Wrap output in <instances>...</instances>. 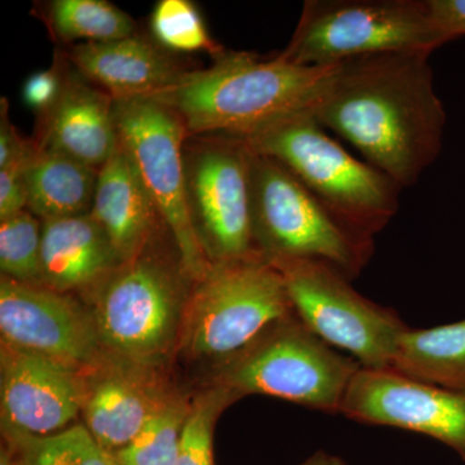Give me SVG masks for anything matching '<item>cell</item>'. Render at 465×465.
Listing matches in <instances>:
<instances>
[{
	"label": "cell",
	"instance_id": "6da1fadb",
	"mask_svg": "<svg viewBox=\"0 0 465 465\" xmlns=\"http://www.w3.org/2000/svg\"><path fill=\"white\" fill-rule=\"evenodd\" d=\"M430 52H388L345 61L309 110L401 188L439 158L446 112Z\"/></svg>",
	"mask_w": 465,
	"mask_h": 465
},
{
	"label": "cell",
	"instance_id": "7a4b0ae2",
	"mask_svg": "<svg viewBox=\"0 0 465 465\" xmlns=\"http://www.w3.org/2000/svg\"><path fill=\"white\" fill-rule=\"evenodd\" d=\"M336 66H300L280 56L225 51L207 69H191L154 94L173 110L188 136L247 137L293 113L311 110Z\"/></svg>",
	"mask_w": 465,
	"mask_h": 465
},
{
	"label": "cell",
	"instance_id": "3957f363",
	"mask_svg": "<svg viewBox=\"0 0 465 465\" xmlns=\"http://www.w3.org/2000/svg\"><path fill=\"white\" fill-rule=\"evenodd\" d=\"M243 139L252 152L280 162L341 222L366 237L374 238L399 211L402 188L342 148L309 110Z\"/></svg>",
	"mask_w": 465,
	"mask_h": 465
},
{
	"label": "cell",
	"instance_id": "277c9868",
	"mask_svg": "<svg viewBox=\"0 0 465 465\" xmlns=\"http://www.w3.org/2000/svg\"><path fill=\"white\" fill-rule=\"evenodd\" d=\"M193 282L179 258L152 244L88 293L105 353L161 367L179 344Z\"/></svg>",
	"mask_w": 465,
	"mask_h": 465
},
{
	"label": "cell",
	"instance_id": "5b68a950",
	"mask_svg": "<svg viewBox=\"0 0 465 465\" xmlns=\"http://www.w3.org/2000/svg\"><path fill=\"white\" fill-rule=\"evenodd\" d=\"M251 220L256 251L268 262L313 260L351 280L374 253V238L353 231L280 162L255 152Z\"/></svg>",
	"mask_w": 465,
	"mask_h": 465
},
{
	"label": "cell",
	"instance_id": "8992f818",
	"mask_svg": "<svg viewBox=\"0 0 465 465\" xmlns=\"http://www.w3.org/2000/svg\"><path fill=\"white\" fill-rule=\"evenodd\" d=\"M295 313L282 274L262 258L213 262L193 283L177 348L224 362Z\"/></svg>",
	"mask_w": 465,
	"mask_h": 465
},
{
	"label": "cell",
	"instance_id": "52a82bcc",
	"mask_svg": "<svg viewBox=\"0 0 465 465\" xmlns=\"http://www.w3.org/2000/svg\"><path fill=\"white\" fill-rule=\"evenodd\" d=\"M215 384L238 397L265 394L323 412H341L361 363L314 335L296 314L272 324L219 363Z\"/></svg>",
	"mask_w": 465,
	"mask_h": 465
},
{
	"label": "cell",
	"instance_id": "ba28073f",
	"mask_svg": "<svg viewBox=\"0 0 465 465\" xmlns=\"http://www.w3.org/2000/svg\"><path fill=\"white\" fill-rule=\"evenodd\" d=\"M445 45L427 0H308L280 56L300 66H332L388 52Z\"/></svg>",
	"mask_w": 465,
	"mask_h": 465
},
{
	"label": "cell",
	"instance_id": "9c48e42d",
	"mask_svg": "<svg viewBox=\"0 0 465 465\" xmlns=\"http://www.w3.org/2000/svg\"><path fill=\"white\" fill-rule=\"evenodd\" d=\"M251 159L249 143L232 134L183 143L189 216L211 264L262 258L251 220Z\"/></svg>",
	"mask_w": 465,
	"mask_h": 465
},
{
	"label": "cell",
	"instance_id": "30bf717a",
	"mask_svg": "<svg viewBox=\"0 0 465 465\" xmlns=\"http://www.w3.org/2000/svg\"><path fill=\"white\" fill-rule=\"evenodd\" d=\"M114 119L119 145L157 206L183 272L193 283L197 282L211 262L195 235L186 203L185 125L173 109L148 96L115 99Z\"/></svg>",
	"mask_w": 465,
	"mask_h": 465
},
{
	"label": "cell",
	"instance_id": "8fae6325",
	"mask_svg": "<svg viewBox=\"0 0 465 465\" xmlns=\"http://www.w3.org/2000/svg\"><path fill=\"white\" fill-rule=\"evenodd\" d=\"M282 274L296 317L333 349L366 369H391L407 326L391 309L363 298L351 278L313 260L271 262Z\"/></svg>",
	"mask_w": 465,
	"mask_h": 465
},
{
	"label": "cell",
	"instance_id": "7c38bea8",
	"mask_svg": "<svg viewBox=\"0 0 465 465\" xmlns=\"http://www.w3.org/2000/svg\"><path fill=\"white\" fill-rule=\"evenodd\" d=\"M2 344L84 371L105 351L90 307L70 293L0 278Z\"/></svg>",
	"mask_w": 465,
	"mask_h": 465
},
{
	"label": "cell",
	"instance_id": "4fadbf2b",
	"mask_svg": "<svg viewBox=\"0 0 465 465\" xmlns=\"http://www.w3.org/2000/svg\"><path fill=\"white\" fill-rule=\"evenodd\" d=\"M341 412L360 423L424 434L465 461V391L425 384L391 369L361 367L345 391Z\"/></svg>",
	"mask_w": 465,
	"mask_h": 465
},
{
	"label": "cell",
	"instance_id": "5bb4252c",
	"mask_svg": "<svg viewBox=\"0 0 465 465\" xmlns=\"http://www.w3.org/2000/svg\"><path fill=\"white\" fill-rule=\"evenodd\" d=\"M82 371L2 344V432L47 437L72 427L82 412Z\"/></svg>",
	"mask_w": 465,
	"mask_h": 465
},
{
	"label": "cell",
	"instance_id": "9a60e30c",
	"mask_svg": "<svg viewBox=\"0 0 465 465\" xmlns=\"http://www.w3.org/2000/svg\"><path fill=\"white\" fill-rule=\"evenodd\" d=\"M158 369L105 353L82 371L84 427L110 454L130 445L173 394Z\"/></svg>",
	"mask_w": 465,
	"mask_h": 465
},
{
	"label": "cell",
	"instance_id": "2e32d148",
	"mask_svg": "<svg viewBox=\"0 0 465 465\" xmlns=\"http://www.w3.org/2000/svg\"><path fill=\"white\" fill-rule=\"evenodd\" d=\"M65 56L85 81L114 100L154 96L191 70L152 36L137 33L118 41L78 43L70 45Z\"/></svg>",
	"mask_w": 465,
	"mask_h": 465
},
{
	"label": "cell",
	"instance_id": "e0dca14e",
	"mask_svg": "<svg viewBox=\"0 0 465 465\" xmlns=\"http://www.w3.org/2000/svg\"><path fill=\"white\" fill-rule=\"evenodd\" d=\"M34 142L38 148L63 153L100 170L119 148L114 99L85 81L69 63L60 99L39 118Z\"/></svg>",
	"mask_w": 465,
	"mask_h": 465
},
{
	"label": "cell",
	"instance_id": "ac0fdd59",
	"mask_svg": "<svg viewBox=\"0 0 465 465\" xmlns=\"http://www.w3.org/2000/svg\"><path fill=\"white\" fill-rule=\"evenodd\" d=\"M122 264L92 213L43 222L41 286L88 295Z\"/></svg>",
	"mask_w": 465,
	"mask_h": 465
},
{
	"label": "cell",
	"instance_id": "d6986e66",
	"mask_svg": "<svg viewBox=\"0 0 465 465\" xmlns=\"http://www.w3.org/2000/svg\"><path fill=\"white\" fill-rule=\"evenodd\" d=\"M91 213L124 262L148 249L157 240L159 229H167L136 167L121 145L99 170Z\"/></svg>",
	"mask_w": 465,
	"mask_h": 465
},
{
	"label": "cell",
	"instance_id": "ffe728a7",
	"mask_svg": "<svg viewBox=\"0 0 465 465\" xmlns=\"http://www.w3.org/2000/svg\"><path fill=\"white\" fill-rule=\"evenodd\" d=\"M99 170L50 149H36L25 174L27 210L42 222L87 215Z\"/></svg>",
	"mask_w": 465,
	"mask_h": 465
},
{
	"label": "cell",
	"instance_id": "44dd1931",
	"mask_svg": "<svg viewBox=\"0 0 465 465\" xmlns=\"http://www.w3.org/2000/svg\"><path fill=\"white\" fill-rule=\"evenodd\" d=\"M391 370L425 384L465 391V320L400 336Z\"/></svg>",
	"mask_w": 465,
	"mask_h": 465
},
{
	"label": "cell",
	"instance_id": "7402d4cb",
	"mask_svg": "<svg viewBox=\"0 0 465 465\" xmlns=\"http://www.w3.org/2000/svg\"><path fill=\"white\" fill-rule=\"evenodd\" d=\"M43 16L51 35L64 45L118 41L137 33L133 17L106 0H52Z\"/></svg>",
	"mask_w": 465,
	"mask_h": 465
},
{
	"label": "cell",
	"instance_id": "603a6c76",
	"mask_svg": "<svg viewBox=\"0 0 465 465\" xmlns=\"http://www.w3.org/2000/svg\"><path fill=\"white\" fill-rule=\"evenodd\" d=\"M24 465H118L114 455L92 437L84 424H74L47 437L2 432Z\"/></svg>",
	"mask_w": 465,
	"mask_h": 465
},
{
	"label": "cell",
	"instance_id": "cb8c5ba5",
	"mask_svg": "<svg viewBox=\"0 0 465 465\" xmlns=\"http://www.w3.org/2000/svg\"><path fill=\"white\" fill-rule=\"evenodd\" d=\"M192 402L171 394L133 442L114 452L118 465H176L183 424Z\"/></svg>",
	"mask_w": 465,
	"mask_h": 465
},
{
	"label": "cell",
	"instance_id": "d4e9b609",
	"mask_svg": "<svg viewBox=\"0 0 465 465\" xmlns=\"http://www.w3.org/2000/svg\"><path fill=\"white\" fill-rule=\"evenodd\" d=\"M149 29L153 41L173 54L207 52L216 58L226 51L211 36L191 0H159L150 15Z\"/></svg>",
	"mask_w": 465,
	"mask_h": 465
},
{
	"label": "cell",
	"instance_id": "484cf974",
	"mask_svg": "<svg viewBox=\"0 0 465 465\" xmlns=\"http://www.w3.org/2000/svg\"><path fill=\"white\" fill-rule=\"evenodd\" d=\"M43 222L29 210L0 220V271L25 284L42 283Z\"/></svg>",
	"mask_w": 465,
	"mask_h": 465
},
{
	"label": "cell",
	"instance_id": "4316f807",
	"mask_svg": "<svg viewBox=\"0 0 465 465\" xmlns=\"http://www.w3.org/2000/svg\"><path fill=\"white\" fill-rule=\"evenodd\" d=\"M240 399L223 385L213 384L192 401L183 424L176 465H215L213 430L226 407Z\"/></svg>",
	"mask_w": 465,
	"mask_h": 465
},
{
	"label": "cell",
	"instance_id": "83f0119b",
	"mask_svg": "<svg viewBox=\"0 0 465 465\" xmlns=\"http://www.w3.org/2000/svg\"><path fill=\"white\" fill-rule=\"evenodd\" d=\"M67 66H69V61L65 54L57 52L54 65L50 69L27 76L21 94L27 108L34 110L38 119L47 114L60 99L64 84H65Z\"/></svg>",
	"mask_w": 465,
	"mask_h": 465
},
{
	"label": "cell",
	"instance_id": "f1b7e54d",
	"mask_svg": "<svg viewBox=\"0 0 465 465\" xmlns=\"http://www.w3.org/2000/svg\"><path fill=\"white\" fill-rule=\"evenodd\" d=\"M36 149L0 168V220L26 210L25 174Z\"/></svg>",
	"mask_w": 465,
	"mask_h": 465
},
{
	"label": "cell",
	"instance_id": "f546056e",
	"mask_svg": "<svg viewBox=\"0 0 465 465\" xmlns=\"http://www.w3.org/2000/svg\"><path fill=\"white\" fill-rule=\"evenodd\" d=\"M430 18L443 43L465 35V0H427Z\"/></svg>",
	"mask_w": 465,
	"mask_h": 465
},
{
	"label": "cell",
	"instance_id": "4dcf8cb0",
	"mask_svg": "<svg viewBox=\"0 0 465 465\" xmlns=\"http://www.w3.org/2000/svg\"><path fill=\"white\" fill-rule=\"evenodd\" d=\"M8 100H0V168L8 166L15 159L32 152L36 143L34 140H26L17 133L11 124L8 112Z\"/></svg>",
	"mask_w": 465,
	"mask_h": 465
},
{
	"label": "cell",
	"instance_id": "1f68e13d",
	"mask_svg": "<svg viewBox=\"0 0 465 465\" xmlns=\"http://www.w3.org/2000/svg\"><path fill=\"white\" fill-rule=\"evenodd\" d=\"M299 465H349L347 461L326 451H316Z\"/></svg>",
	"mask_w": 465,
	"mask_h": 465
},
{
	"label": "cell",
	"instance_id": "d6a6232c",
	"mask_svg": "<svg viewBox=\"0 0 465 465\" xmlns=\"http://www.w3.org/2000/svg\"><path fill=\"white\" fill-rule=\"evenodd\" d=\"M0 465H24L14 449L3 440L0 449Z\"/></svg>",
	"mask_w": 465,
	"mask_h": 465
}]
</instances>
